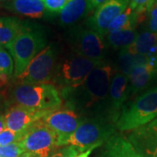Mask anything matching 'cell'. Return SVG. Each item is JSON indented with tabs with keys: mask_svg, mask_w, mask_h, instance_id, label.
<instances>
[{
	"mask_svg": "<svg viewBox=\"0 0 157 157\" xmlns=\"http://www.w3.org/2000/svg\"><path fill=\"white\" fill-rule=\"evenodd\" d=\"M157 118V86L147 90L134 101L124 105L115 127L130 131L144 127Z\"/></svg>",
	"mask_w": 157,
	"mask_h": 157,
	"instance_id": "3",
	"label": "cell"
},
{
	"mask_svg": "<svg viewBox=\"0 0 157 157\" xmlns=\"http://www.w3.org/2000/svg\"><path fill=\"white\" fill-rule=\"evenodd\" d=\"M69 42L75 54L94 60L103 61L107 45L104 37L89 28L73 29L69 36Z\"/></svg>",
	"mask_w": 157,
	"mask_h": 157,
	"instance_id": "9",
	"label": "cell"
},
{
	"mask_svg": "<svg viewBox=\"0 0 157 157\" xmlns=\"http://www.w3.org/2000/svg\"><path fill=\"white\" fill-rule=\"evenodd\" d=\"M128 140L143 157H157V133L147 126L133 130Z\"/></svg>",
	"mask_w": 157,
	"mask_h": 157,
	"instance_id": "14",
	"label": "cell"
},
{
	"mask_svg": "<svg viewBox=\"0 0 157 157\" xmlns=\"http://www.w3.org/2000/svg\"><path fill=\"white\" fill-rule=\"evenodd\" d=\"M103 157H143L128 139L113 135L107 140Z\"/></svg>",
	"mask_w": 157,
	"mask_h": 157,
	"instance_id": "19",
	"label": "cell"
},
{
	"mask_svg": "<svg viewBox=\"0 0 157 157\" xmlns=\"http://www.w3.org/2000/svg\"><path fill=\"white\" fill-rule=\"evenodd\" d=\"M108 0H90V4L92 7V11L96 10L97 8H99L100 6H102L103 4H105Z\"/></svg>",
	"mask_w": 157,
	"mask_h": 157,
	"instance_id": "31",
	"label": "cell"
},
{
	"mask_svg": "<svg viewBox=\"0 0 157 157\" xmlns=\"http://www.w3.org/2000/svg\"><path fill=\"white\" fill-rule=\"evenodd\" d=\"M0 1H5V0H0Z\"/></svg>",
	"mask_w": 157,
	"mask_h": 157,
	"instance_id": "37",
	"label": "cell"
},
{
	"mask_svg": "<svg viewBox=\"0 0 157 157\" xmlns=\"http://www.w3.org/2000/svg\"><path fill=\"white\" fill-rule=\"evenodd\" d=\"M95 147H92V148H90L88 150H86V151L82 152V153H80V154H78L77 156L75 157H89V155H91V153L92 151L94 149Z\"/></svg>",
	"mask_w": 157,
	"mask_h": 157,
	"instance_id": "34",
	"label": "cell"
},
{
	"mask_svg": "<svg viewBox=\"0 0 157 157\" xmlns=\"http://www.w3.org/2000/svg\"><path fill=\"white\" fill-rule=\"evenodd\" d=\"M46 45L45 35L40 29L25 26L14 40L10 52L14 61V77L21 75L30 62Z\"/></svg>",
	"mask_w": 157,
	"mask_h": 157,
	"instance_id": "5",
	"label": "cell"
},
{
	"mask_svg": "<svg viewBox=\"0 0 157 157\" xmlns=\"http://www.w3.org/2000/svg\"><path fill=\"white\" fill-rule=\"evenodd\" d=\"M115 123L105 114L85 116L84 120L63 144L73 146L80 152L97 147L111 138L115 131Z\"/></svg>",
	"mask_w": 157,
	"mask_h": 157,
	"instance_id": "2",
	"label": "cell"
},
{
	"mask_svg": "<svg viewBox=\"0 0 157 157\" xmlns=\"http://www.w3.org/2000/svg\"><path fill=\"white\" fill-rule=\"evenodd\" d=\"M20 143L25 152L37 157H49L59 147L56 133L45 126L41 120L26 132Z\"/></svg>",
	"mask_w": 157,
	"mask_h": 157,
	"instance_id": "8",
	"label": "cell"
},
{
	"mask_svg": "<svg viewBox=\"0 0 157 157\" xmlns=\"http://www.w3.org/2000/svg\"><path fill=\"white\" fill-rule=\"evenodd\" d=\"M24 26L25 24L17 17H0V45L10 52L14 40Z\"/></svg>",
	"mask_w": 157,
	"mask_h": 157,
	"instance_id": "20",
	"label": "cell"
},
{
	"mask_svg": "<svg viewBox=\"0 0 157 157\" xmlns=\"http://www.w3.org/2000/svg\"><path fill=\"white\" fill-rule=\"evenodd\" d=\"M85 116L69 108L56 109L48 113L41 121L58 135L59 146L63 144L78 128Z\"/></svg>",
	"mask_w": 157,
	"mask_h": 157,
	"instance_id": "10",
	"label": "cell"
},
{
	"mask_svg": "<svg viewBox=\"0 0 157 157\" xmlns=\"http://www.w3.org/2000/svg\"><path fill=\"white\" fill-rule=\"evenodd\" d=\"M156 2H157V0H151V3H150V6H151L152 5L154 4V3H156ZM149 8H150V7H149Z\"/></svg>",
	"mask_w": 157,
	"mask_h": 157,
	"instance_id": "36",
	"label": "cell"
},
{
	"mask_svg": "<svg viewBox=\"0 0 157 157\" xmlns=\"http://www.w3.org/2000/svg\"><path fill=\"white\" fill-rule=\"evenodd\" d=\"M156 78H157V73H156Z\"/></svg>",
	"mask_w": 157,
	"mask_h": 157,
	"instance_id": "38",
	"label": "cell"
},
{
	"mask_svg": "<svg viewBox=\"0 0 157 157\" xmlns=\"http://www.w3.org/2000/svg\"><path fill=\"white\" fill-rule=\"evenodd\" d=\"M25 134L16 133L10 129L6 128L0 133V146H6L11 143L21 141Z\"/></svg>",
	"mask_w": 157,
	"mask_h": 157,
	"instance_id": "26",
	"label": "cell"
},
{
	"mask_svg": "<svg viewBox=\"0 0 157 157\" xmlns=\"http://www.w3.org/2000/svg\"><path fill=\"white\" fill-rule=\"evenodd\" d=\"M14 74V61L11 53L4 48L0 47V77L11 78Z\"/></svg>",
	"mask_w": 157,
	"mask_h": 157,
	"instance_id": "24",
	"label": "cell"
},
{
	"mask_svg": "<svg viewBox=\"0 0 157 157\" xmlns=\"http://www.w3.org/2000/svg\"><path fill=\"white\" fill-rule=\"evenodd\" d=\"M149 59L145 56L139 54H132L128 52L126 48L120 50L119 57H118V66L120 73H123L128 76L132 70L140 65L147 64Z\"/></svg>",
	"mask_w": 157,
	"mask_h": 157,
	"instance_id": "22",
	"label": "cell"
},
{
	"mask_svg": "<svg viewBox=\"0 0 157 157\" xmlns=\"http://www.w3.org/2000/svg\"><path fill=\"white\" fill-rule=\"evenodd\" d=\"M136 29H128L115 33H111L107 35V45L114 49H124L132 45L137 37Z\"/></svg>",
	"mask_w": 157,
	"mask_h": 157,
	"instance_id": "23",
	"label": "cell"
},
{
	"mask_svg": "<svg viewBox=\"0 0 157 157\" xmlns=\"http://www.w3.org/2000/svg\"><path fill=\"white\" fill-rule=\"evenodd\" d=\"M6 128V119H5V115L0 114V133Z\"/></svg>",
	"mask_w": 157,
	"mask_h": 157,
	"instance_id": "33",
	"label": "cell"
},
{
	"mask_svg": "<svg viewBox=\"0 0 157 157\" xmlns=\"http://www.w3.org/2000/svg\"><path fill=\"white\" fill-rule=\"evenodd\" d=\"M56 48L47 45L30 62L25 71L17 77L19 83L45 84L52 80L57 67Z\"/></svg>",
	"mask_w": 157,
	"mask_h": 157,
	"instance_id": "7",
	"label": "cell"
},
{
	"mask_svg": "<svg viewBox=\"0 0 157 157\" xmlns=\"http://www.w3.org/2000/svg\"><path fill=\"white\" fill-rule=\"evenodd\" d=\"M0 47H1V45H0Z\"/></svg>",
	"mask_w": 157,
	"mask_h": 157,
	"instance_id": "39",
	"label": "cell"
},
{
	"mask_svg": "<svg viewBox=\"0 0 157 157\" xmlns=\"http://www.w3.org/2000/svg\"><path fill=\"white\" fill-rule=\"evenodd\" d=\"M101 64L103 61L74 54L57 65L52 80L59 90L76 86L83 82L89 73Z\"/></svg>",
	"mask_w": 157,
	"mask_h": 157,
	"instance_id": "6",
	"label": "cell"
},
{
	"mask_svg": "<svg viewBox=\"0 0 157 157\" xmlns=\"http://www.w3.org/2000/svg\"><path fill=\"white\" fill-rule=\"evenodd\" d=\"M113 73L112 67L103 63L94 68L78 86L59 90L66 108L83 116L101 114L99 112L101 109L105 110Z\"/></svg>",
	"mask_w": 157,
	"mask_h": 157,
	"instance_id": "1",
	"label": "cell"
},
{
	"mask_svg": "<svg viewBox=\"0 0 157 157\" xmlns=\"http://www.w3.org/2000/svg\"><path fill=\"white\" fill-rule=\"evenodd\" d=\"M130 96L128 77L118 72L113 76L104 113L116 123L125 101Z\"/></svg>",
	"mask_w": 157,
	"mask_h": 157,
	"instance_id": "12",
	"label": "cell"
},
{
	"mask_svg": "<svg viewBox=\"0 0 157 157\" xmlns=\"http://www.w3.org/2000/svg\"><path fill=\"white\" fill-rule=\"evenodd\" d=\"M68 0H42L45 9L49 14L59 13L66 6Z\"/></svg>",
	"mask_w": 157,
	"mask_h": 157,
	"instance_id": "28",
	"label": "cell"
},
{
	"mask_svg": "<svg viewBox=\"0 0 157 157\" xmlns=\"http://www.w3.org/2000/svg\"><path fill=\"white\" fill-rule=\"evenodd\" d=\"M49 112L15 105L6 111L5 115L6 128L16 133L26 134L34 124L43 119Z\"/></svg>",
	"mask_w": 157,
	"mask_h": 157,
	"instance_id": "13",
	"label": "cell"
},
{
	"mask_svg": "<svg viewBox=\"0 0 157 157\" xmlns=\"http://www.w3.org/2000/svg\"><path fill=\"white\" fill-rule=\"evenodd\" d=\"M92 11L90 0H68L59 14L63 26H71L86 17Z\"/></svg>",
	"mask_w": 157,
	"mask_h": 157,
	"instance_id": "15",
	"label": "cell"
},
{
	"mask_svg": "<svg viewBox=\"0 0 157 157\" xmlns=\"http://www.w3.org/2000/svg\"><path fill=\"white\" fill-rule=\"evenodd\" d=\"M139 22H140L139 15L128 6L123 12L118 15L111 22L108 26L107 34L128 29H134Z\"/></svg>",
	"mask_w": 157,
	"mask_h": 157,
	"instance_id": "21",
	"label": "cell"
},
{
	"mask_svg": "<svg viewBox=\"0 0 157 157\" xmlns=\"http://www.w3.org/2000/svg\"><path fill=\"white\" fill-rule=\"evenodd\" d=\"M25 153L20 141L0 146V157H19Z\"/></svg>",
	"mask_w": 157,
	"mask_h": 157,
	"instance_id": "25",
	"label": "cell"
},
{
	"mask_svg": "<svg viewBox=\"0 0 157 157\" xmlns=\"http://www.w3.org/2000/svg\"><path fill=\"white\" fill-rule=\"evenodd\" d=\"M11 100L17 106L44 111L59 109L63 102L59 90L49 83H18L11 90Z\"/></svg>",
	"mask_w": 157,
	"mask_h": 157,
	"instance_id": "4",
	"label": "cell"
},
{
	"mask_svg": "<svg viewBox=\"0 0 157 157\" xmlns=\"http://www.w3.org/2000/svg\"><path fill=\"white\" fill-rule=\"evenodd\" d=\"M146 126L149 129H151L153 131H155V133H157V118H155L153 121H151L150 123L147 124Z\"/></svg>",
	"mask_w": 157,
	"mask_h": 157,
	"instance_id": "32",
	"label": "cell"
},
{
	"mask_svg": "<svg viewBox=\"0 0 157 157\" xmlns=\"http://www.w3.org/2000/svg\"><path fill=\"white\" fill-rule=\"evenodd\" d=\"M129 6V0H108L90 16L86 25L87 28L94 31L102 37L107 36L108 26L113 20L123 12Z\"/></svg>",
	"mask_w": 157,
	"mask_h": 157,
	"instance_id": "11",
	"label": "cell"
},
{
	"mask_svg": "<svg viewBox=\"0 0 157 157\" xmlns=\"http://www.w3.org/2000/svg\"><path fill=\"white\" fill-rule=\"evenodd\" d=\"M147 31L157 33V2L154 3L147 11Z\"/></svg>",
	"mask_w": 157,
	"mask_h": 157,
	"instance_id": "29",
	"label": "cell"
},
{
	"mask_svg": "<svg viewBox=\"0 0 157 157\" xmlns=\"http://www.w3.org/2000/svg\"><path fill=\"white\" fill-rule=\"evenodd\" d=\"M126 49L132 54L142 55L157 62V33L144 31L138 34L135 42Z\"/></svg>",
	"mask_w": 157,
	"mask_h": 157,
	"instance_id": "17",
	"label": "cell"
},
{
	"mask_svg": "<svg viewBox=\"0 0 157 157\" xmlns=\"http://www.w3.org/2000/svg\"><path fill=\"white\" fill-rule=\"evenodd\" d=\"M151 0H129V7L136 12L140 18V21L144 20L146 17L145 14L150 7Z\"/></svg>",
	"mask_w": 157,
	"mask_h": 157,
	"instance_id": "27",
	"label": "cell"
},
{
	"mask_svg": "<svg viewBox=\"0 0 157 157\" xmlns=\"http://www.w3.org/2000/svg\"><path fill=\"white\" fill-rule=\"evenodd\" d=\"M82 152L73 146H63V147L57 149L49 157H75Z\"/></svg>",
	"mask_w": 157,
	"mask_h": 157,
	"instance_id": "30",
	"label": "cell"
},
{
	"mask_svg": "<svg viewBox=\"0 0 157 157\" xmlns=\"http://www.w3.org/2000/svg\"><path fill=\"white\" fill-rule=\"evenodd\" d=\"M19 157H37L36 155H34L33 154H31V153H28V152H25L23 155H21Z\"/></svg>",
	"mask_w": 157,
	"mask_h": 157,
	"instance_id": "35",
	"label": "cell"
},
{
	"mask_svg": "<svg viewBox=\"0 0 157 157\" xmlns=\"http://www.w3.org/2000/svg\"><path fill=\"white\" fill-rule=\"evenodd\" d=\"M6 8L31 18H43L49 14L42 0H9Z\"/></svg>",
	"mask_w": 157,
	"mask_h": 157,
	"instance_id": "18",
	"label": "cell"
},
{
	"mask_svg": "<svg viewBox=\"0 0 157 157\" xmlns=\"http://www.w3.org/2000/svg\"><path fill=\"white\" fill-rule=\"evenodd\" d=\"M157 67L148 62L135 67L128 76L129 94L130 95L136 94L146 88L152 78L156 76Z\"/></svg>",
	"mask_w": 157,
	"mask_h": 157,
	"instance_id": "16",
	"label": "cell"
}]
</instances>
